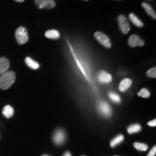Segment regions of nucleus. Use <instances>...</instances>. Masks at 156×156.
I'll list each match as a JSON object with an SVG mask.
<instances>
[{"label": "nucleus", "instance_id": "0eeeda50", "mask_svg": "<svg viewBox=\"0 0 156 156\" xmlns=\"http://www.w3.org/2000/svg\"><path fill=\"white\" fill-rule=\"evenodd\" d=\"M35 2L39 9H51L56 6V2L54 0H35Z\"/></svg>", "mask_w": 156, "mask_h": 156}, {"label": "nucleus", "instance_id": "f257e3e1", "mask_svg": "<svg viewBox=\"0 0 156 156\" xmlns=\"http://www.w3.org/2000/svg\"><path fill=\"white\" fill-rule=\"evenodd\" d=\"M15 73L12 71H7L0 76V88L7 90L15 81Z\"/></svg>", "mask_w": 156, "mask_h": 156}, {"label": "nucleus", "instance_id": "412c9836", "mask_svg": "<svg viewBox=\"0 0 156 156\" xmlns=\"http://www.w3.org/2000/svg\"><path fill=\"white\" fill-rule=\"evenodd\" d=\"M137 95H139L140 97L147 98H149L150 95H151V93H150L148 90H147L146 88H143V89L140 90V92L137 93Z\"/></svg>", "mask_w": 156, "mask_h": 156}, {"label": "nucleus", "instance_id": "c85d7f7f", "mask_svg": "<svg viewBox=\"0 0 156 156\" xmlns=\"http://www.w3.org/2000/svg\"><path fill=\"white\" fill-rule=\"evenodd\" d=\"M115 156H118V155H115Z\"/></svg>", "mask_w": 156, "mask_h": 156}, {"label": "nucleus", "instance_id": "aec40b11", "mask_svg": "<svg viewBox=\"0 0 156 156\" xmlns=\"http://www.w3.org/2000/svg\"><path fill=\"white\" fill-rule=\"evenodd\" d=\"M108 97L112 101H114L116 103H119L121 102V98L119 95L114 92L108 93Z\"/></svg>", "mask_w": 156, "mask_h": 156}, {"label": "nucleus", "instance_id": "4468645a", "mask_svg": "<svg viewBox=\"0 0 156 156\" xmlns=\"http://www.w3.org/2000/svg\"><path fill=\"white\" fill-rule=\"evenodd\" d=\"M25 64H27V66H28V67H30V69H38L39 68V64L38 63V62L33 59L32 58L29 57V56L25 58Z\"/></svg>", "mask_w": 156, "mask_h": 156}, {"label": "nucleus", "instance_id": "b1692460", "mask_svg": "<svg viewBox=\"0 0 156 156\" xmlns=\"http://www.w3.org/2000/svg\"><path fill=\"white\" fill-rule=\"evenodd\" d=\"M147 125L151 126V127H153V126H156V120L155 119H153L152 121H150L149 122L147 123Z\"/></svg>", "mask_w": 156, "mask_h": 156}, {"label": "nucleus", "instance_id": "2eb2a0df", "mask_svg": "<svg viewBox=\"0 0 156 156\" xmlns=\"http://www.w3.org/2000/svg\"><path fill=\"white\" fill-rule=\"evenodd\" d=\"M2 114L6 118L9 119L14 114V109L9 105H7L2 109Z\"/></svg>", "mask_w": 156, "mask_h": 156}, {"label": "nucleus", "instance_id": "423d86ee", "mask_svg": "<svg viewBox=\"0 0 156 156\" xmlns=\"http://www.w3.org/2000/svg\"><path fill=\"white\" fill-rule=\"evenodd\" d=\"M98 108L99 112L105 117H110L112 114V108L105 101H101L98 105Z\"/></svg>", "mask_w": 156, "mask_h": 156}, {"label": "nucleus", "instance_id": "a878e982", "mask_svg": "<svg viewBox=\"0 0 156 156\" xmlns=\"http://www.w3.org/2000/svg\"><path fill=\"white\" fill-rule=\"evenodd\" d=\"M15 1L17 2H24L25 0H15Z\"/></svg>", "mask_w": 156, "mask_h": 156}, {"label": "nucleus", "instance_id": "f03ea898", "mask_svg": "<svg viewBox=\"0 0 156 156\" xmlns=\"http://www.w3.org/2000/svg\"><path fill=\"white\" fill-rule=\"evenodd\" d=\"M15 37H16L17 41L19 44L23 45L28 41V34L26 28L24 27H19L15 32Z\"/></svg>", "mask_w": 156, "mask_h": 156}, {"label": "nucleus", "instance_id": "39448f33", "mask_svg": "<svg viewBox=\"0 0 156 156\" xmlns=\"http://www.w3.org/2000/svg\"><path fill=\"white\" fill-rule=\"evenodd\" d=\"M66 137H67L66 132H64L63 129H56V131L54 132L53 140L56 145H62V144L65 142Z\"/></svg>", "mask_w": 156, "mask_h": 156}, {"label": "nucleus", "instance_id": "1a4fd4ad", "mask_svg": "<svg viewBox=\"0 0 156 156\" xmlns=\"http://www.w3.org/2000/svg\"><path fill=\"white\" fill-rule=\"evenodd\" d=\"M98 79L100 83L103 84H107L110 83L112 80V77L108 73H107L106 71H102L99 72L98 75Z\"/></svg>", "mask_w": 156, "mask_h": 156}, {"label": "nucleus", "instance_id": "6e6552de", "mask_svg": "<svg viewBox=\"0 0 156 156\" xmlns=\"http://www.w3.org/2000/svg\"><path fill=\"white\" fill-rule=\"evenodd\" d=\"M129 46L130 47H136V46H143L145 43L142 40V38H140L137 35H132L129 38L128 41Z\"/></svg>", "mask_w": 156, "mask_h": 156}, {"label": "nucleus", "instance_id": "bb28decb", "mask_svg": "<svg viewBox=\"0 0 156 156\" xmlns=\"http://www.w3.org/2000/svg\"><path fill=\"white\" fill-rule=\"evenodd\" d=\"M43 156H48V155H43Z\"/></svg>", "mask_w": 156, "mask_h": 156}, {"label": "nucleus", "instance_id": "cd10ccee", "mask_svg": "<svg viewBox=\"0 0 156 156\" xmlns=\"http://www.w3.org/2000/svg\"><path fill=\"white\" fill-rule=\"evenodd\" d=\"M85 1H88V0H85Z\"/></svg>", "mask_w": 156, "mask_h": 156}, {"label": "nucleus", "instance_id": "9d476101", "mask_svg": "<svg viewBox=\"0 0 156 156\" xmlns=\"http://www.w3.org/2000/svg\"><path fill=\"white\" fill-rule=\"evenodd\" d=\"M9 68V62L7 58L0 57V75L8 71Z\"/></svg>", "mask_w": 156, "mask_h": 156}, {"label": "nucleus", "instance_id": "dca6fc26", "mask_svg": "<svg viewBox=\"0 0 156 156\" xmlns=\"http://www.w3.org/2000/svg\"><path fill=\"white\" fill-rule=\"evenodd\" d=\"M45 36L49 39H58L60 38V34L56 30H47L45 34Z\"/></svg>", "mask_w": 156, "mask_h": 156}, {"label": "nucleus", "instance_id": "393cba45", "mask_svg": "<svg viewBox=\"0 0 156 156\" xmlns=\"http://www.w3.org/2000/svg\"><path fill=\"white\" fill-rule=\"evenodd\" d=\"M63 156H72V155L69 152H66V153L64 154Z\"/></svg>", "mask_w": 156, "mask_h": 156}, {"label": "nucleus", "instance_id": "9b49d317", "mask_svg": "<svg viewBox=\"0 0 156 156\" xmlns=\"http://www.w3.org/2000/svg\"><path fill=\"white\" fill-rule=\"evenodd\" d=\"M132 84V81L129 78H125L121 82L119 85V90L121 92H125L126 90H128L131 87Z\"/></svg>", "mask_w": 156, "mask_h": 156}, {"label": "nucleus", "instance_id": "7ed1b4c3", "mask_svg": "<svg viewBox=\"0 0 156 156\" xmlns=\"http://www.w3.org/2000/svg\"><path fill=\"white\" fill-rule=\"evenodd\" d=\"M94 36L95 38L97 39L98 41L100 43L101 45H103L104 47H106L107 48H111V46H112V43H111L110 39H109L108 37L107 36L106 34H104L102 32L98 31V32H95L94 34Z\"/></svg>", "mask_w": 156, "mask_h": 156}, {"label": "nucleus", "instance_id": "20e7f679", "mask_svg": "<svg viewBox=\"0 0 156 156\" xmlns=\"http://www.w3.org/2000/svg\"><path fill=\"white\" fill-rule=\"evenodd\" d=\"M118 23L120 30L123 34H127L129 32L130 29H131L130 25L126 17L124 15H119V17H118Z\"/></svg>", "mask_w": 156, "mask_h": 156}, {"label": "nucleus", "instance_id": "f3484780", "mask_svg": "<svg viewBox=\"0 0 156 156\" xmlns=\"http://www.w3.org/2000/svg\"><path fill=\"white\" fill-rule=\"evenodd\" d=\"M141 129H142V127L139 124H132V125L129 126L127 128V132L129 134H134V133H137V132L141 131Z\"/></svg>", "mask_w": 156, "mask_h": 156}, {"label": "nucleus", "instance_id": "a211bd4d", "mask_svg": "<svg viewBox=\"0 0 156 156\" xmlns=\"http://www.w3.org/2000/svg\"><path fill=\"white\" fill-rule=\"evenodd\" d=\"M124 136L122 135V134H119V135H117L116 137H114V139H113L112 141H111V147H116L119 145V144H120L121 142H122L123 140H124Z\"/></svg>", "mask_w": 156, "mask_h": 156}, {"label": "nucleus", "instance_id": "f8f14e48", "mask_svg": "<svg viewBox=\"0 0 156 156\" xmlns=\"http://www.w3.org/2000/svg\"><path fill=\"white\" fill-rule=\"evenodd\" d=\"M129 17L130 21H131L136 27H137V28H142V27H143V23H142L141 20L138 18V17L136 16V15L133 14V13H131V14H129Z\"/></svg>", "mask_w": 156, "mask_h": 156}, {"label": "nucleus", "instance_id": "5701e85b", "mask_svg": "<svg viewBox=\"0 0 156 156\" xmlns=\"http://www.w3.org/2000/svg\"><path fill=\"white\" fill-rule=\"evenodd\" d=\"M155 154H156V146L154 145L153 147L151 150V151L148 153L147 156H155Z\"/></svg>", "mask_w": 156, "mask_h": 156}, {"label": "nucleus", "instance_id": "ddd939ff", "mask_svg": "<svg viewBox=\"0 0 156 156\" xmlns=\"http://www.w3.org/2000/svg\"><path fill=\"white\" fill-rule=\"evenodd\" d=\"M142 7H143L144 9H145L146 13H147L148 15H150V16H151L152 18H153V19L156 18L155 12L154 11L153 7H152L151 6L149 5V4L145 3V2L142 3Z\"/></svg>", "mask_w": 156, "mask_h": 156}, {"label": "nucleus", "instance_id": "6ab92c4d", "mask_svg": "<svg viewBox=\"0 0 156 156\" xmlns=\"http://www.w3.org/2000/svg\"><path fill=\"white\" fill-rule=\"evenodd\" d=\"M134 147L137 151H146L147 150L148 146L145 143H140V142H134Z\"/></svg>", "mask_w": 156, "mask_h": 156}, {"label": "nucleus", "instance_id": "4be33fe9", "mask_svg": "<svg viewBox=\"0 0 156 156\" xmlns=\"http://www.w3.org/2000/svg\"><path fill=\"white\" fill-rule=\"evenodd\" d=\"M147 75L149 77L155 78L156 77V68L153 67V68H151V69H150L147 72Z\"/></svg>", "mask_w": 156, "mask_h": 156}]
</instances>
